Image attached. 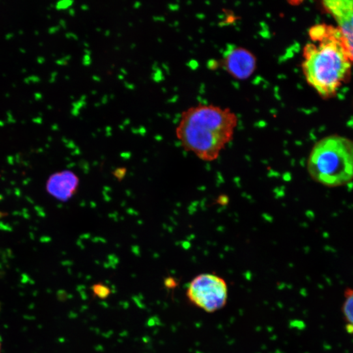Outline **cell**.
Returning <instances> with one entry per match:
<instances>
[{"label": "cell", "instance_id": "2e32d148", "mask_svg": "<svg viewBox=\"0 0 353 353\" xmlns=\"http://www.w3.org/2000/svg\"><path fill=\"white\" fill-rule=\"evenodd\" d=\"M31 181H32L31 179L27 178V179H26V180L23 181V185H25V186H26V185H29L30 184V183L31 182Z\"/></svg>", "mask_w": 353, "mask_h": 353}, {"label": "cell", "instance_id": "4fadbf2b", "mask_svg": "<svg viewBox=\"0 0 353 353\" xmlns=\"http://www.w3.org/2000/svg\"><path fill=\"white\" fill-rule=\"evenodd\" d=\"M14 194L17 198H21L22 196V192L19 188L15 189Z\"/></svg>", "mask_w": 353, "mask_h": 353}, {"label": "cell", "instance_id": "484cf974", "mask_svg": "<svg viewBox=\"0 0 353 353\" xmlns=\"http://www.w3.org/2000/svg\"><path fill=\"white\" fill-rule=\"evenodd\" d=\"M2 350V340L1 337H0V353H1Z\"/></svg>", "mask_w": 353, "mask_h": 353}, {"label": "cell", "instance_id": "f1b7e54d", "mask_svg": "<svg viewBox=\"0 0 353 353\" xmlns=\"http://www.w3.org/2000/svg\"><path fill=\"white\" fill-rule=\"evenodd\" d=\"M2 181H5L6 179H5V178H2Z\"/></svg>", "mask_w": 353, "mask_h": 353}, {"label": "cell", "instance_id": "5bb4252c", "mask_svg": "<svg viewBox=\"0 0 353 353\" xmlns=\"http://www.w3.org/2000/svg\"><path fill=\"white\" fill-rule=\"evenodd\" d=\"M8 162L9 164L10 165H14V158L13 156H8Z\"/></svg>", "mask_w": 353, "mask_h": 353}, {"label": "cell", "instance_id": "9a60e30c", "mask_svg": "<svg viewBox=\"0 0 353 353\" xmlns=\"http://www.w3.org/2000/svg\"><path fill=\"white\" fill-rule=\"evenodd\" d=\"M34 210H35L36 212L38 213L44 212V209L42 208V207L39 206H34Z\"/></svg>", "mask_w": 353, "mask_h": 353}, {"label": "cell", "instance_id": "3957f363", "mask_svg": "<svg viewBox=\"0 0 353 353\" xmlns=\"http://www.w3.org/2000/svg\"><path fill=\"white\" fill-rule=\"evenodd\" d=\"M307 168L317 184L330 188L353 181V141L339 135L324 137L313 146Z\"/></svg>", "mask_w": 353, "mask_h": 353}, {"label": "cell", "instance_id": "7a4b0ae2", "mask_svg": "<svg viewBox=\"0 0 353 353\" xmlns=\"http://www.w3.org/2000/svg\"><path fill=\"white\" fill-rule=\"evenodd\" d=\"M238 121L229 109L199 105L184 112L176 135L187 151L212 162L233 139Z\"/></svg>", "mask_w": 353, "mask_h": 353}, {"label": "cell", "instance_id": "e0dca14e", "mask_svg": "<svg viewBox=\"0 0 353 353\" xmlns=\"http://www.w3.org/2000/svg\"><path fill=\"white\" fill-rule=\"evenodd\" d=\"M12 215L14 216H21L22 215V212H19V211H15V212L12 213Z\"/></svg>", "mask_w": 353, "mask_h": 353}, {"label": "cell", "instance_id": "7c38bea8", "mask_svg": "<svg viewBox=\"0 0 353 353\" xmlns=\"http://www.w3.org/2000/svg\"><path fill=\"white\" fill-rule=\"evenodd\" d=\"M51 240V238H49V237H48V236H42L40 238V242H42V243L49 242H50Z\"/></svg>", "mask_w": 353, "mask_h": 353}, {"label": "cell", "instance_id": "cb8c5ba5", "mask_svg": "<svg viewBox=\"0 0 353 353\" xmlns=\"http://www.w3.org/2000/svg\"><path fill=\"white\" fill-rule=\"evenodd\" d=\"M30 229L34 230V231H37V230H38V228H36L33 227H30Z\"/></svg>", "mask_w": 353, "mask_h": 353}, {"label": "cell", "instance_id": "d4e9b609", "mask_svg": "<svg viewBox=\"0 0 353 353\" xmlns=\"http://www.w3.org/2000/svg\"><path fill=\"white\" fill-rule=\"evenodd\" d=\"M4 199V196L2 195H0V202H2V200H3Z\"/></svg>", "mask_w": 353, "mask_h": 353}, {"label": "cell", "instance_id": "4316f807", "mask_svg": "<svg viewBox=\"0 0 353 353\" xmlns=\"http://www.w3.org/2000/svg\"><path fill=\"white\" fill-rule=\"evenodd\" d=\"M19 222H14V225H19Z\"/></svg>", "mask_w": 353, "mask_h": 353}, {"label": "cell", "instance_id": "7402d4cb", "mask_svg": "<svg viewBox=\"0 0 353 353\" xmlns=\"http://www.w3.org/2000/svg\"><path fill=\"white\" fill-rule=\"evenodd\" d=\"M8 214H5V213H2L0 212V219L2 218V217L7 216Z\"/></svg>", "mask_w": 353, "mask_h": 353}, {"label": "cell", "instance_id": "ba28073f", "mask_svg": "<svg viewBox=\"0 0 353 353\" xmlns=\"http://www.w3.org/2000/svg\"><path fill=\"white\" fill-rule=\"evenodd\" d=\"M92 290L94 296L101 299L107 298L111 294L110 288L102 283L95 284L92 286Z\"/></svg>", "mask_w": 353, "mask_h": 353}, {"label": "cell", "instance_id": "9c48e42d", "mask_svg": "<svg viewBox=\"0 0 353 353\" xmlns=\"http://www.w3.org/2000/svg\"><path fill=\"white\" fill-rule=\"evenodd\" d=\"M164 284L165 287L168 288L175 287L176 285H178V283H176V282L175 281V279H174L173 278H171V277H168V278L165 279L164 281Z\"/></svg>", "mask_w": 353, "mask_h": 353}, {"label": "cell", "instance_id": "8992f818", "mask_svg": "<svg viewBox=\"0 0 353 353\" xmlns=\"http://www.w3.org/2000/svg\"><path fill=\"white\" fill-rule=\"evenodd\" d=\"M223 64L228 74L234 78L244 80L255 72L257 60L251 52L243 47H229L225 52Z\"/></svg>", "mask_w": 353, "mask_h": 353}, {"label": "cell", "instance_id": "5b68a950", "mask_svg": "<svg viewBox=\"0 0 353 353\" xmlns=\"http://www.w3.org/2000/svg\"><path fill=\"white\" fill-rule=\"evenodd\" d=\"M323 7L337 23L346 51L353 64V0H328Z\"/></svg>", "mask_w": 353, "mask_h": 353}, {"label": "cell", "instance_id": "d6986e66", "mask_svg": "<svg viewBox=\"0 0 353 353\" xmlns=\"http://www.w3.org/2000/svg\"><path fill=\"white\" fill-rule=\"evenodd\" d=\"M38 215L39 217H45V216H46V214H45L44 211V212L38 213Z\"/></svg>", "mask_w": 353, "mask_h": 353}, {"label": "cell", "instance_id": "ac0fdd59", "mask_svg": "<svg viewBox=\"0 0 353 353\" xmlns=\"http://www.w3.org/2000/svg\"><path fill=\"white\" fill-rule=\"evenodd\" d=\"M26 200H27L28 202H29V203L32 204H34V200L31 199V198H30L29 197H25Z\"/></svg>", "mask_w": 353, "mask_h": 353}, {"label": "cell", "instance_id": "6da1fadb", "mask_svg": "<svg viewBox=\"0 0 353 353\" xmlns=\"http://www.w3.org/2000/svg\"><path fill=\"white\" fill-rule=\"evenodd\" d=\"M309 35L311 42L303 51V74L320 96L329 98L349 78L352 64L338 28L320 24L311 27Z\"/></svg>", "mask_w": 353, "mask_h": 353}, {"label": "cell", "instance_id": "30bf717a", "mask_svg": "<svg viewBox=\"0 0 353 353\" xmlns=\"http://www.w3.org/2000/svg\"><path fill=\"white\" fill-rule=\"evenodd\" d=\"M0 230L2 231L12 232L13 228L8 224H4L3 222H0Z\"/></svg>", "mask_w": 353, "mask_h": 353}, {"label": "cell", "instance_id": "44dd1931", "mask_svg": "<svg viewBox=\"0 0 353 353\" xmlns=\"http://www.w3.org/2000/svg\"><path fill=\"white\" fill-rule=\"evenodd\" d=\"M29 235L30 238H31L32 240H35V236H34L33 232H30Z\"/></svg>", "mask_w": 353, "mask_h": 353}, {"label": "cell", "instance_id": "277c9868", "mask_svg": "<svg viewBox=\"0 0 353 353\" xmlns=\"http://www.w3.org/2000/svg\"><path fill=\"white\" fill-rule=\"evenodd\" d=\"M228 294L227 281L212 273L197 275L189 283L187 290L189 302L208 313H214L225 308Z\"/></svg>", "mask_w": 353, "mask_h": 353}, {"label": "cell", "instance_id": "603a6c76", "mask_svg": "<svg viewBox=\"0 0 353 353\" xmlns=\"http://www.w3.org/2000/svg\"><path fill=\"white\" fill-rule=\"evenodd\" d=\"M10 184L12 185V186H14V185L17 184V183L13 181V182H11Z\"/></svg>", "mask_w": 353, "mask_h": 353}, {"label": "cell", "instance_id": "ffe728a7", "mask_svg": "<svg viewBox=\"0 0 353 353\" xmlns=\"http://www.w3.org/2000/svg\"><path fill=\"white\" fill-rule=\"evenodd\" d=\"M6 194H7V195L8 196H10V195H12V191L10 189H6Z\"/></svg>", "mask_w": 353, "mask_h": 353}, {"label": "cell", "instance_id": "83f0119b", "mask_svg": "<svg viewBox=\"0 0 353 353\" xmlns=\"http://www.w3.org/2000/svg\"><path fill=\"white\" fill-rule=\"evenodd\" d=\"M13 172H14V173H17V170H16V171H15V170H14V171H13Z\"/></svg>", "mask_w": 353, "mask_h": 353}, {"label": "cell", "instance_id": "8fae6325", "mask_svg": "<svg viewBox=\"0 0 353 353\" xmlns=\"http://www.w3.org/2000/svg\"><path fill=\"white\" fill-rule=\"evenodd\" d=\"M22 216L25 219H29L30 218V215L29 213V210L28 209L24 208L22 210Z\"/></svg>", "mask_w": 353, "mask_h": 353}, {"label": "cell", "instance_id": "52a82bcc", "mask_svg": "<svg viewBox=\"0 0 353 353\" xmlns=\"http://www.w3.org/2000/svg\"><path fill=\"white\" fill-rule=\"evenodd\" d=\"M344 296H345V302L342 306V312L348 324L353 326V289L349 288H346L344 292Z\"/></svg>", "mask_w": 353, "mask_h": 353}]
</instances>
